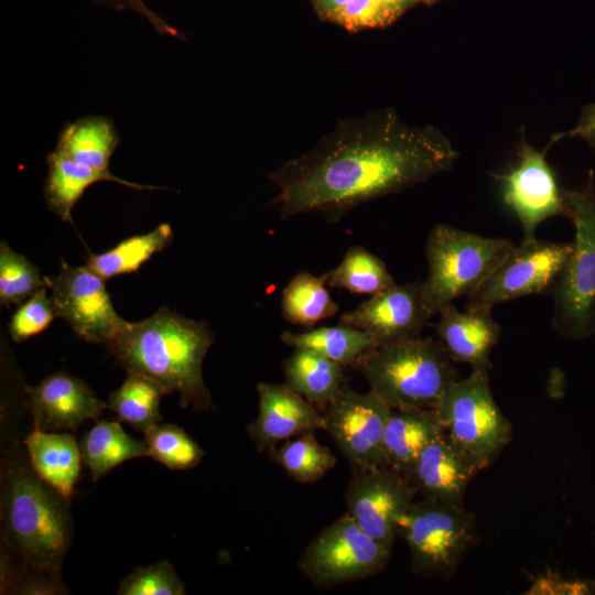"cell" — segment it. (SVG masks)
<instances>
[{
    "label": "cell",
    "instance_id": "cell-10",
    "mask_svg": "<svg viewBox=\"0 0 595 595\" xmlns=\"http://www.w3.org/2000/svg\"><path fill=\"white\" fill-rule=\"evenodd\" d=\"M571 242L533 239L515 246L493 275L468 296L466 310L490 311L519 298L551 294L570 255Z\"/></svg>",
    "mask_w": 595,
    "mask_h": 595
},
{
    "label": "cell",
    "instance_id": "cell-20",
    "mask_svg": "<svg viewBox=\"0 0 595 595\" xmlns=\"http://www.w3.org/2000/svg\"><path fill=\"white\" fill-rule=\"evenodd\" d=\"M443 433L435 409H392L383 436V465L407 476L421 452Z\"/></svg>",
    "mask_w": 595,
    "mask_h": 595
},
{
    "label": "cell",
    "instance_id": "cell-15",
    "mask_svg": "<svg viewBox=\"0 0 595 595\" xmlns=\"http://www.w3.org/2000/svg\"><path fill=\"white\" fill-rule=\"evenodd\" d=\"M428 321L419 283H394L339 317V323L366 332L378 345L419 336Z\"/></svg>",
    "mask_w": 595,
    "mask_h": 595
},
{
    "label": "cell",
    "instance_id": "cell-29",
    "mask_svg": "<svg viewBox=\"0 0 595 595\" xmlns=\"http://www.w3.org/2000/svg\"><path fill=\"white\" fill-rule=\"evenodd\" d=\"M166 392L153 380L128 372L121 386L110 393L107 409L116 413L119 421L145 432L160 423V402Z\"/></svg>",
    "mask_w": 595,
    "mask_h": 595
},
{
    "label": "cell",
    "instance_id": "cell-11",
    "mask_svg": "<svg viewBox=\"0 0 595 595\" xmlns=\"http://www.w3.org/2000/svg\"><path fill=\"white\" fill-rule=\"evenodd\" d=\"M45 280L56 315L85 340L107 345L128 326L116 312L105 280L87 266L62 262L58 274Z\"/></svg>",
    "mask_w": 595,
    "mask_h": 595
},
{
    "label": "cell",
    "instance_id": "cell-1",
    "mask_svg": "<svg viewBox=\"0 0 595 595\" xmlns=\"http://www.w3.org/2000/svg\"><path fill=\"white\" fill-rule=\"evenodd\" d=\"M457 158L434 128L409 127L392 112L343 122L270 177L280 217L321 213L329 221L363 203L448 171Z\"/></svg>",
    "mask_w": 595,
    "mask_h": 595
},
{
    "label": "cell",
    "instance_id": "cell-40",
    "mask_svg": "<svg viewBox=\"0 0 595 595\" xmlns=\"http://www.w3.org/2000/svg\"><path fill=\"white\" fill-rule=\"evenodd\" d=\"M348 0H313L318 14L326 19L343 7Z\"/></svg>",
    "mask_w": 595,
    "mask_h": 595
},
{
    "label": "cell",
    "instance_id": "cell-26",
    "mask_svg": "<svg viewBox=\"0 0 595 595\" xmlns=\"http://www.w3.org/2000/svg\"><path fill=\"white\" fill-rule=\"evenodd\" d=\"M280 338L288 346L316 353L344 367L355 366L361 354L378 345L366 332L342 323L303 333L285 331Z\"/></svg>",
    "mask_w": 595,
    "mask_h": 595
},
{
    "label": "cell",
    "instance_id": "cell-37",
    "mask_svg": "<svg viewBox=\"0 0 595 595\" xmlns=\"http://www.w3.org/2000/svg\"><path fill=\"white\" fill-rule=\"evenodd\" d=\"M94 2L122 12L125 10H131L141 17L145 18L149 23L161 35H170L174 37H181L182 34L178 30L169 24L164 19L151 10L143 0H93Z\"/></svg>",
    "mask_w": 595,
    "mask_h": 595
},
{
    "label": "cell",
    "instance_id": "cell-39",
    "mask_svg": "<svg viewBox=\"0 0 595 595\" xmlns=\"http://www.w3.org/2000/svg\"><path fill=\"white\" fill-rule=\"evenodd\" d=\"M553 585H558L554 593L558 594V591H561L560 594H585L591 593L593 589L591 585L586 582H564V581H558L555 580V576L553 575L551 578L543 577L539 581H536L531 587V589H534V593L540 594L541 591H550V588Z\"/></svg>",
    "mask_w": 595,
    "mask_h": 595
},
{
    "label": "cell",
    "instance_id": "cell-12",
    "mask_svg": "<svg viewBox=\"0 0 595 595\" xmlns=\"http://www.w3.org/2000/svg\"><path fill=\"white\" fill-rule=\"evenodd\" d=\"M391 408L370 390L347 385L325 408V429L348 461L351 472L383 465V436Z\"/></svg>",
    "mask_w": 595,
    "mask_h": 595
},
{
    "label": "cell",
    "instance_id": "cell-5",
    "mask_svg": "<svg viewBox=\"0 0 595 595\" xmlns=\"http://www.w3.org/2000/svg\"><path fill=\"white\" fill-rule=\"evenodd\" d=\"M516 245L501 237H488L451 225L434 226L428 237V275L419 283L426 317L456 299L470 296L493 275Z\"/></svg>",
    "mask_w": 595,
    "mask_h": 595
},
{
    "label": "cell",
    "instance_id": "cell-8",
    "mask_svg": "<svg viewBox=\"0 0 595 595\" xmlns=\"http://www.w3.org/2000/svg\"><path fill=\"white\" fill-rule=\"evenodd\" d=\"M415 573L451 578L476 539L475 518L464 506L422 497L398 522Z\"/></svg>",
    "mask_w": 595,
    "mask_h": 595
},
{
    "label": "cell",
    "instance_id": "cell-28",
    "mask_svg": "<svg viewBox=\"0 0 595 595\" xmlns=\"http://www.w3.org/2000/svg\"><path fill=\"white\" fill-rule=\"evenodd\" d=\"M326 274L316 277L309 271L295 274L282 292L281 310L284 318L302 326H312L334 316L338 311L326 289Z\"/></svg>",
    "mask_w": 595,
    "mask_h": 595
},
{
    "label": "cell",
    "instance_id": "cell-18",
    "mask_svg": "<svg viewBox=\"0 0 595 595\" xmlns=\"http://www.w3.org/2000/svg\"><path fill=\"white\" fill-rule=\"evenodd\" d=\"M479 470L444 432L421 452L405 477L422 497L463 506L467 486Z\"/></svg>",
    "mask_w": 595,
    "mask_h": 595
},
{
    "label": "cell",
    "instance_id": "cell-13",
    "mask_svg": "<svg viewBox=\"0 0 595 595\" xmlns=\"http://www.w3.org/2000/svg\"><path fill=\"white\" fill-rule=\"evenodd\" d=\"M416 495L405 476L380 465L353 473L345 495L347 513L367 534L391 550L398 522Z\"/></svg>",
    "mask_w": 595,
    "mask_h": 595
},
{
    "label": "cell",
    "instance_id": "cell-30",
    "mask_svg": "<svg viewBox=\"0 0 595 595\" xmlns=\"http://www.w3.org/2000/svg\"><path fill=\"white\" fill-rule=\"evenodd\" d=\"M325 274L328 286L359 294H375L396 283L386 263L360 246L349 248Z\"/></svg>",
    "mask_w": 595,
    "mask_h": 595
},
{
    "label": "cell",
    "instance_id": "cell-21",
    "mask_svg": "<svg viewBox=\"0 0 595 595\" xmlns=\"http://www.w3.org/2000/svg\"><path fill=\"white\" fill-rule=\"evenodd\" d=\"M46 162L48 172L44 186V197L47 208L68 223H72L73 207L85 191L97 182H115L138 191L161 188L126 181L113 175L109 170L94 169L55 151L47 154Z\"/></svg>",
    "mask_w": 595,
    "mask_h": 595
},
{
    "label": "cell",
    "instance_id": "cell-9",
    "mask_svg": "<svg viewBox=\"0 0 595 595\" xmlns=\"http://www.w3.org/2000/svg\"><path fill=\"white\" fill-rule=\"evenodd\" d=\"M390 554L346 512L310 542L299 566L314 585L331 587L380 573Z\"/></svg>",
    "mask_w": 595,
    "mask_h": 595
},
{
    "label": "cell",
    "instance_id": "cell-22",
    "mask_svg": "<svg viewBox=\"0 0 595 595\" xmlns=\"http://www.w3.org/2000/svg\"><path fill=\"white\" fill-rule=\"evenodd\" d=\"M23 444L34 472L63 496L74 494L82 454L75 437L65 432L33 430Z\"/></svg>",
    "mask_w": 595,
    "mask_h": 595
},
{
    "label": "cell",
    "instance_id": "cell-16",
    "mask_svg": "<svg viewBox=\"0 0 595 595\" xmlns=\"http://www.w3.org/2000/svg\"><path fill=\"white\" fill-rule=\"evenodd\" d=\"M25 392L35 430H75L88 420H98L107 409V403L83 380L65 372L51 375L36 386H28Z\"/></svg>",
    "mask_w": 595,
    "mask_h": 595
},
{
    "label": "cell",
    "instance_id": "cell-36",
    "mask_svg": "<svg viewBox=\"0 0 595 595\" xmlns=\"http://www.w3.org/2000/svg\"><path fill=\"white\" fill-rule=\"evenodd\" d=\"M399 17V13L378 0H348L327 20L348 31H360L386 26Z\"/></svg>",
    "mask_w": 595,
    "mask_h": 595
},
{
    "label": "cell",
    "instance_id": "cell-42",
    "mask_svg": "<svg viewBox=\"0 0 595 595\" xmlns=\"http://www.w3.org/2000/svg\"><path fill=\"white\" fill-rule=\"evenodd\" d=\"M418 3H424L428 6L434 4L435 2L442 1V0H416Z\"/></svg>",
    "mask_w": 595,
    "mask_h": 595
},
{
    "label": "cell",
    "instance_id": "cell-17",
    "mask_svg": "<svg viewBox=\"0 0 595 595\" xmlns=\"http://www.w3.org/2000/svg\"><path fill=\"white\" fill-rule=\"evenodd\" d=\"M258 415L247 433L258 451H269L280 442L307 431L325 429L324 415L317 408L285 383L259 382Z\"/></svg>",
    "mask_w": 595,
    "mask_h": 595
},
{
    "label": "cell",
    "instance_id": "cell-33",
    "mask_svg": "<svg viewBox=\"0 0 595 595\" xmlns=\"http://www.w3.org/2000/svg\"><path fill=\"white\" fill-rule=\"evenodd\" d=\"M43 286H46V280L40 270L24 256L13 251L7 242H1V305L21 304Z\"/></svg>",
    "mask_w": 595,
    "mask_h": 595
},
{
    "label": "cell",
    "instance_id": "cell-25",
    "mask_svg": "<svg viewBox=\"0 0 595 595\" xmlns=\"http://www.w3.org/2000/svg\"><path fill=\"white\" fill-rule=\"evenodd\" d=\"M83 464L97 482L120 464L149 456L144 441L131 437L119 422L100 420L83 436L80 443Z\"/></svg>",
    "mask_w": 595,
    "mask_h": 595
},
{
    "label": "cell",
    "instance_id": "cell-35",
    "mask_svg": "<svg viewBox=\"0 0 595 595\" xmlns=\"http://www.w3.org/2000/svg\"><path fill=\"white\" fill-rule=\"evenodd\" d=\"M57 316L46 286L25 300L13 313L9 333L15 343H21L45 331Z\"/></svg>",
    "mask_w": 595,
    "mask_h": 595
},
{
    "label": "cell",
    "instance_id": "cell-6",
    "mask_svg": "<svg viewBox=\"0 0 595 595\" xmlns=\"http://www.w3.org/2000/svg\"><path fill=\"white\" fill-rule=\"evenodd\" d=\"M567 217L574 227L570 255L551 293V325L563 338L595 335V182L593 170L585 184L564 191Z\"/></svg>",
    "mask_w": 595,
    "mask_h": 595
},
{
    "label": "cell",
    "instance_id": "cell-19",
    "mask_svg": "<svg viewBox=\"0 0 595 595\" xmlns=\"http://www.w3.org/2000/svg\"><path fill=\"white\" fill-rule=\"evenodd\" d=\"M437 316L434 328L452 361L468 364L472 370L489 371L493 367L490 354L501 334L491 312H462L450 303Z\"/></svg>",
    "mask_w": 595,
    "mask_h": 595
},
{
    "label": "cell",
    "instance_id": "cell-32",
    "mask_svg": "<svg viewBox=\"0 0 595 595\" xmlns=\"http://www.w3.org/2000/svg\"><path fill=\"white\" fill-rule=\"evenodd\" d=\"M149 457L172 470H186L197 466L203 448L180 426L158 423L144 432Z\"/></svg>",
    "mask_w": 595,
    "mask_h": 595
},
{
    "label": "cell",
    "instance_id": "cell-2",
    "mask_svg": "<svg viewBox=\"0 0 595 595\" xmlns=\"http://www.w3.org/2000/svg\"><path fill=\"white\" fill-rule=\"evenodd\" d=\"M214 336L208 327L161 307L131 323L107 344L128 372L144 376L166 393L180 394L183 408L209 410L213 401L203 379V361Z\"/></svg>",
    "mask_w": 595,
    "mask_h": 595
},
{
    "label": "cell",
    "instance_id": "cell-24",
    "mask_svg": "<svg viewBox=\"0 0 595 595\" xmlns=\"http://www.w3.org/2000/svg\"><path fill=\"white\" fill-rule=\"evenodd\" d=\"M283 372L284 383L316 408H326L346 385L344 366L302 348L284 360Z\"/></svg>",
    "mask_w": 595,
    "mask_h": 595
},
{
    "label": "cell",
    "instance_id": "cell-27",
    "mask_svg": "<svg viewBox=\"0 0 595 595\" xmlns=\"http://www.w3.org/2000/svg\"><path fill=\"white\" fill-rule=\"evenodd\" d=\"M172 238V227L166 223L160 224L152 231L127 238L107 251L90 253L87 267L102 280L136 272L154 253L163 250Z\"/></svg>",
    "mask_w": 595,
    "mask_h": 595
},
{
    "label": "cell",
    "instance_id": "cell-31",
    "mask_svg": "<svg viewBox=\"0 0 595 595\" xmlns=\"http://www.w3.org/2000/svg\"><path fill=\"white\" fill-rule=\"evenodd\" d=\"M271 454L290 477L304 484L317 482L337 463L331 450L318 442L315 431L284 441Z\"/></svg>",
    "mask_w": 595,
    "mask_h": 595
},
{
    "label": "cell",
    "instance_id": "cell-14",
    "mask_svg": "<svg viewBox=\"0 0 595 595\" xmlns=\"http://www.w3.org/2000/svg\"><path fill=\"white\" fill-rule=\"evenodd\" d=\"M499 180L502 183L504 203L522 227V241L536 239L539 225L548 218L567 217L564 192L560 190L543 152L523 143L516 164Z\"/></svg>",
    "mask_w": 595,
    "mask_h": 595
},
{
    "label": "cell",
    "instance_id": "cell-4",
    "mask_svg": "<svg viewBox=\"0 0 595 595\" xmlns=\"http://www.w3.org/2000/svg\"><path fill=\"white\" fill-rule=\"evenodd\" d=\"M354 367L393 410L435 409L459 378L442 344L421 335L376 345Z\"/></svg>",
    "mask_w": 595,
    "mask_h": 595
},
{
    "label": "cell",
    "instance_id": "cell-23",
    "mask_svg": "<svg viewBox=\"0 0 595 595\" xmlns=\"http://www.w3.org/2000/svg\"><path fill=\"white\" fill-rule=\"evenodd\" d=\"M119 143L111 118L89 115L64 125L54 151L94 169L109 170L110 159Z\"/></svg>",
    "mask_w": 595,
    "mask_h": 595
},
{
    "label": "cell",
    "instance_id": "cell-34",
    "mask_svg": "<svg viewBox=\"0 0 595 595\" xmlns=\"http://www.w3.org/2000/svg\"><path fill=\"white\" fill-rule=\"evenodd\" d=\"M117 594L184 595L185 586L173 565L164 560L134 569L121 580Z\"/></svg>",
    "mask_w": 595,
    "mask_h": 595
},
{
    "label": "cell",
    "instance_id": "cell-3",
    "mask_svg": "<svg viewBox=\"0 0 595 595\" xmlns=\"http://www.w3.org/2000/svg\"><path fill=\"white\" fill-rule=\"evenodd\" d=\"M2 540L25 565L60 574L73 534L69 498L45 483L25 459L2 469Z\"/></svg>",
    "mask_w": 595,
    "mask_h": 595
},
{
    "label": "cell",
    "instance_id": "cell-41",
    "mask_svg": "<svg viewBox=\"0 0 595 595\" xmlns=\"http://www.w3.org/2000/svg\"><path fill=\"white\" fill-rule=\"evenodd\" d=\"M394 10L400 15L404 13L409 8L416 4V0H378Z\"/></svg>",
    "mask_w": 595,
    "mask_h": 595
},
{
    "label": "cell",
    "instance_id": "cell-38",
    "mask_svg": "<svg viewBox=\"0 0 595 595\" xmlns=\"http://www.w3.org/2000/svg\"><path fill=\"white\" fill-rule=\"evenodd\" d=\"M563 137H580L595 149V104L583 109L578 123L575 128L553 137L552 141Z\"/></svg>",
    "mask_w": 595,
    "mask_h": 595
},
{
    "label": "cell",
    "instance_id": "cell-7",
    "mask_svg": "<svg viewBox=\"0 0 595 595\" xmlns=\"http://www.w3.org/2000/svg\"><path fill=\"white\" fill-rule=\"evenodd\" d=\"M435 410L448 439L480 469L511 441V424L494 398L488 370H472L456 379Z\"/></svg>",
    "mask_w": 595,
    "mask_h": 595
}]
</instances>
